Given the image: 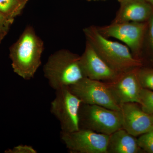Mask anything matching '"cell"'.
<instances>
[{
	"label": "cell",
	"mask_w": 153,
	"mask_h": 153,
	"mask_svg": "<svg viewBox=\"0 0 153 153\" xmlns=\"http://www.w3.org/2000/svg\"><path fill=\"white\" fill-rule=\"evenodd\" d=\"M137 69V75L142 87L153 91V68Z\"/></svg>",
	"instance_id": "obj_16"
},
{
	"label": "cell",
	"mask_w": 153,
	"mask_h": 153,
	"mask_svg": "<svg viewBox=\"0 0 153 153\" xmlns=\"http://www.w3.org/2000/svg\"><path fill=\"white\" fill-rule=\"evenodd\" d=\"M146 1L152 6L153 8V0H146Z\"/></svg>",
	"instance_id": "obj_22"
},
{
	"label": "cell",
	"mask_w": 153,
	"mask_h": 153,
	"mask_svg": "<svg viewBox=\"0 0 153 153\" xmlns=\"http://www.w3.org/2000/svg\"><path fill=\"white\" fill-rule=\"evenodd\" d=\"M20 1L23 4L25 5L26 4V2H27V0H20Z\"/></svg>",
	"instance_id": "obj_23"
},
{
	"label": "cell",
	"mask_w": 153,
	"mask_h": 153,
	"mask_svg": "<svg viewBox=\"0 0 153 153\" xmlns=\"http://www.w3.org/2000/svg\"><path fill=\"white\" fill-rule=\"evenodd\" d=\"M120 107L122 128L131 134L136 137L153 128L152 117L145 112L138 103L128 102Z\"/></svg>",
	"instance_id": "obj_11"
},
{
	"label": "cell",
	"mask_w": 153,
	"mask_h": 153,
	"mask_svg": "<svg viewBox=\"0 0 153 153\" xmlns=\"http://www.w3.org/2000/svg\"><path fill=\"white\" fill-rule=\"evenodd\" d=\"M139 104L145 112L153 115V91L142 88L140 93Z\"/></svg>",
	"instance_id": "obj_15"
},
{
	"label": "cell",
	"mask_w": 153,
	"mask_h": 153,
	"mask_svg": "<svg viewBox=\"0 0 153 153\" xmlns=\"http://www.w3.org/2000/svg\"><path fill=\"white\" fill-rule=\"evenodd\" d=\"M83 32L96 52L114 70L120 74L143 66L142 60L134 57L125 44L111 41L101 35L97 26L84 28Z\"/></svg>",
	"instance_id": "obj_2"
},
{
	"label": "cell",
	"mask_w": 153,
	"mask_h": 153,
	"mask_svg": "<svg viewBox=\"0 0 153 153\" xmlns=\"http://www.w3.org/2000/svg\"><path fill=\"white\" fill-rule=\"evenodd\" d=\"M9 28H1L0 29V42L2 41L3 38L6 36Z\"/></svg>",
	"instance_id": "obj_21"
},
{
	"label": "cell",
	"mask_w": 153,
	"mask_h": 153,
	"mask_svg": "<svg viewBox=\"0 0 153 153\" xmlns=\"http://www.w3.org/2000/svg\"><path fill=\"white\" fill-rule=\"evenodd\" d=\"M152 118H153V115H152Z\"/></svg>",
	"instance_id": "obj_26"
},
{
	"label": "cell",
	"mask_w": 153,
	"mask_h": 153,
	"mask_svg": "<svg viewBox=\"0 0 153 153\" xmlns=\"http://www.w3.org/2000/svg\"><path fill=\"white\" fill-rule=\"evenodd\" d=\"M142 151L136 137L121 128L109 135L107 153H137Z\"/></svg>",
	"instance_id": "obj_13"
},
{
	"label": "cell",
	"mask_w": 153,
	"mask_h": 153,
	"mask_svg": "<svg viewBox=\"0 0 153 153\" xmlns=\"http://www.w3.org/2000/svg\"><path fill=\"white\" fill-rule=\"evenodd\" d=\"M68 87L82 103L120 111L104 82L84 77Z\"/></svg>",
	"instance_id": "obj_8"
},
{
	"label": "cell",
	"mask_w": 153,
	"mask_h": 153,
	"mask_svg": "<svg viewBox=\"0 0 153 153\" xmlns=\"http://www.w3.org/2000/svg\"><path fill=\"white\" fill-rule=\"evenodd\" d=\"M109 136L84 129L60 132V139L71 153H107Z\"/></svg>",
	"instance_id": "obj_7"
},
{
	"label": "cell",
	"mask_w": 153,
	"mask_h": 153,
	"mask_svg": "<svg viewBox=\"0 0 153 153\" xmlns=\"http://www.w3.org/2000/svg\"><path fill=\"white\" fill-rule=\"evenodd\" d=\"M147 33L149 46L153 55V14L148 21Z\"/></svg>",
	"instance_id": "obj_19"
},
{
	"label": "cell",
	"mask_w": 153,
	"mask_h": 153,
	"mask_svg": "<svg viewBox=\"0 0 153 153\" xmlns=\"http://www.w3.org/2000/svg\"><path fill=\"white\" fill-rule=\"evenodd\" d=\"M44 50V42L34 28L27 27L10 49L14 72L25 80L33 78L41 65Z\"/></svg>",
	"instance_id": "obj_1"
},
{
	"label": "cell",
	"mask_w": 153,
	"mask_h": 153,
	"mask_svg": "<svg viewBox=\"0 0 153 153\" xmlns=\"http://www.w3.org/2000/svg\"><path fill=\"white\" fill-rule=\"evenodd\" d=\"M24 5L20 0H0V12L8 18L14 19L20 14Z\"/></svg>",
	"instance_id": "obj_14"
},
{
	"label": "cell",
	"mask_w": 153,
	"mask_h": 153,
	"mask_svg": "<svg viewBox=\"0 0 153 153\" xmlns=\"http://www.w3.org/2000/svg\"><path fill=\"white\" fill-rule=\"evenodd\" d=\"M7 153H37V151L31 146L20 145L5 152Z\"/></svg>",
	"instance_id": "obj_18"
},
{
	"label": "cell",
	"mask_w": 153,
	"mask_h": 153,
	"mask_svg": "<svg viewBox=\"0 0 153 153\" xmlns=\"http://www.w3.org/2000/svg\"><path fill=\"white\" fill-rule=\"evenodd\" d=\"M79 129L109 135L122 128V117L120 111L82 103L79 109Z\"/></svg>",
	"instance_id": "obj_4"
},
{
	"label": "cell",
	"mask_w": 153,
	"mask_h": 153,
	"mask_svg": "<svg viewBox=\"0 0 153 153\" xmlns=\"http://www.w3.org/2000/svg\"><path fill=\"white\" fill-rule=\"evenodd\" d=\"M80 58V55L65 49L50 55L43 67L44 76L50 87L56 90L73 85L85 77Z\"/></svg>",
	"instance_id": "obj_3"
},
{
	"label": "cell",
	"mask_w": 153,
	"mask_h": 153,
	"mask_svg": "<svg viewBox=\"0 0 153 153\" xmlns=\"http://www.w3.org/2000/svg\"><path fill=\"white\" fill-rule=\"evenodd\" d=\"M88 1H92V0H88Z\"/></svg>",
	"instance_id": "obj_25"
},
{
	"label": "cell",
	"mask_w": 153,
	"mask_h": 153,
	"mask_svg": "<svg viewBox=\"0 0 153 153\" xmlns=\"http://www.w3.org/2000/svg\"><path fill=\"white\" fill-rule=\"evenodd\" d=\"M120 7L112 23L147 22L153 8L146 0H117Z\"/></svg>",
	"instance_id": "obj_12"
},
{
	"label": "cell",
	"mask_w": 153,
	"mask_h": 153,
	"mask_svg": "<svg viewBox=\"0 0 153 153\" xmlns=\"http://www.w3.org/2000/svg\"><path fill=\"white\" fill-rule=\"evenodd\" d=\"M138 144L142 150L153 153V128L140 136Z\"/></svg>",
	"instance_id": "obj_17"
},
{
	"label": "cell",
	"mask_w": 153,
	"mask_h": 153,
	"mask_svg": "<svg viewBox=\"0 0 153 153\" xmlns=\"http://www.w3.org/2000/svg\"><path fill=\"white\" fill-rule=\"evenodd\" d=\"M147 22H123L97 26L99 33L107 38H114L128 47L136 59L140 58L147 29Z\"/></svg>",
	"instance_id": "obj_6"
},
{
	"label": "cell",
	"mask_w": 153,
	"mask_h": 153,
	"mask_svg": "<svg viewBox=\"0 0 153 153\" xmlns=\"http://www.w3.org/2000/svg\"><path fill=\"white\" fill-rule=\"evenodd\" d=\"M80 62L84 76L90 79L111 82L117 79L121 74L111 68L87 41L84 52L80 56Z\"/></svg>",
	"instance_id": "obj_10"
},
{
	"label": "cell",
	"mask_w": 153,
	"mask_h": 153,
	"mask_svg": "<svg viewBox=\"0 0 153 153\" xmlns=\"http://www.w3.org/2000/svg\"><path fill=\"white\" fill-rule=\"evenodd\" d=\"M94 1H105V0H92Z\"/></svg>",
	"instance_id": "obj_24"
},
{
	"label": "cell",
	"mask_w": 153,
	"mask_h": 153,
	"mask_svg": "<svg viewBox=\"0 0 153 153\" xmlns=\"http://www.w3.org/2000/svg\"><path fill=\"white\" fill-rule=\"evenodd\" d=\"M138 68L122 73L114 81L105 82L114 100L120 107L128 102L139 103L142 87L138 77Z\"/></svg>",
	"instance_id": "obj_9"
},
{
	"label": "cell",
	"mask_w": 153,
	"mask_h": 153,
	"mask_svg": "<svg viewBox=\"0 0 153 153\" xmlns=\"http://www.w3.org/2000/svg\"><path fill=\"white\" fill-rule=\"evenodd\" d=\"M82 103L68 86L55 90V97L51 102L50 112L59 121L61 131L71 132L79 129V109Z\"/></svg>",
	"instance_id": "obj_5"
},
{
	"label": "cell",
	"mask_w": 153,
	"mask_h": 153,
	"mask_svg": "<svg viewBox=\"0 0 153 153\" xmlns=\"http://www.w3.org/2000/svg\"><path fill=\"white\" fill-rule=\"evenodd\" d=\"M13 21L14 19L8 18L0 12V29L9 28Z\"/></svg>",
	"instance_id": "obj_20"
}]
</instances>
